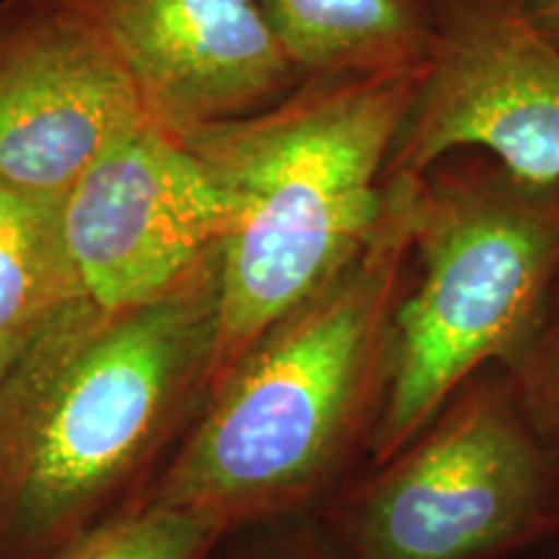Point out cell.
<instances>
[{"label":"cell","mask_w":559,"mask_h":559,"mask_svg":"<svg viewBox=\"0 0 559 559\" xmlns=\"http://www.w3.org/2000/svg\"><path fill=\"white\" fill-rule=\"evenodd\" d=\"M368 241L218 383L156 500L226 531L313 498L370 449L412 275L415 177L383 181Z\"/></svg>","instance_id":"1"},{"label":"cell","mask_w":559,"mask_h":559,"mask_svg":"<svg viewBox=\"0 0 559 559\" xmlns=\"http://www.w3.org/2000/svg\"><path fill=\"white\" fill-rule=\"evenodd\" d=\"M423 73L306 79L254 115L179 135L228 207L210 389L368 241Z\"/></svg>","instance_id":"2"},{"label":"cell","mask_w":559,"mask_h":559,"mask_svg":"<svg viewBox=\"0 0 559 559\" xmlns=\"http://www.w3.org/2000/svg\"><path fill=\"white\" fill-rule=\"evenodd\" d=\"M221 247L148 304L75 298L0 376V498L19 534L66 528L143 459L194 389H210Z\"/></svg>","instance_id":"3"},{"label":"cell","mask_w":559,"mask_h":559,"mask_svg":"<svg viewBox=\"0 0 559 559\" xmlns=\"http://www.w3.org/2000/svg\"><path fill=\"white\" fill-rule=\"evenodd\" d=\"M559 293V179L451 151L415 177L412 275L368 456L386 461L479 370L519 358Z\"/></svg>","instance_id":"4"},{"label":"cell","mask_w":559,"mask_h":559,"mask_svg":"<svg viewBox=\"0 0 559 559\" xmlns=\"http://www.w3.org/2000/svg\"><path fill=\"white\" fill-rule=\"evenodd\" d=\"M559 534V461L500 366L342 495V559H508Z\"/></svg>","instance_id":"5"},{"label":"cell","mask_w":559,"mask_h":559,"mask_svg":"<svg viewBox=\"0 0 559 559\" xmlns=\"http://www.w3.org/2000/svg\"><path fill=\"white\" fill-rule=\"evenodd\" d=\"M430 50L383 181L451 151L492 153L528 179H559V41L526 0H425Z\"/></svg>","instance_id":"6"},{"label":"cell","mask_w":559,"mask_h":559,"mask_svg":"<svg viewBox=\"0 0 559 559\" xmlns=\"http://www.w3.org/2000/svg\"><path fill=\"white\" fill-rule=\"evenodd\" d=\"M60 223L81 296L128 309L166 296L221 247L228 207L177 135L143 124L62 194Z\"/></svg>","instance_id":"7"},{"label":"cell","mask_w":559,"mask_h":559,"mask_svg":"<svg viewBox=\"0 0 559 559\" xmlns=\"http://www.w3.org/2000/svg\"><path fill=\"white\" fill-rule=\"evenodd\" d=\"M135 91L94 29L52 0H0V181L60 200L143 128Z\"/></svg>","instance_id":"8"},{"label":"cell","mask_w":559,"mask_h":559,"mask_svg":"<svg viewBox=\"0 0 559 559\" xmlns=\"http://www.w3.org/2000/svg\"><path fill=\"white\" fill-rule=\"evenodd\" d=\"M94 29L169 135L239 120L306 79L257 0H52Z\"/></svg>","instance_id":"9"},{"label":"cell","mask_w":559,"mask_h":559,"mask_svg":"<svg viewBox=\"0 0 559 559\" xmlns=\"http://www.w3.org/2000/svg\"><path fill=\"white\" fill-rule=\"evenodd\" d=\"M304 79L428 66L425 0H257Z\"/></svg>","instance_id":"10"},{"label":"cell","mask_w":559,"mask_h":559,"mask_svg":"<svg viewBox=\"0 0 559 559\" xmlns=\"http://www.w3.org/2000/svg\"><path fill=\"white\" fill-rule=\"evenodd\" d=\"M75 298L83 296L62 239L60 200L0 181V376Z\"/></svg>","instance_id":"11"},{"label":"cell","mask_w":559,"mask_h":559,"mask_svg":"<svg viewBox=\"0 0 559 559\" xmlns=\"http://www.w3.org/2000/svg\"><path fill=\"white\" fill-rule=\"evenodd\" d=\"M223 531L192 510L153 500L109 523L62 559H202Z\"/></svg>","instance_id":"12"},{"label":"cell","mask_w":559,"mask_h":559,"mask_svg":"<svg viewBox=\"0 0 559 559\" xmlns=\"http://www.w3.org/2000/svg\"><path fill=\"white\" fill-rule=\"evenodd\" d=\"M526 417L559 461V293L519 358L502 368Z\"/></svg>","instance_id":"13"},{"label":"cell","mask_w":559,"mask_h":559,"mask_svg":"<svg viewBox=\"0 0 559 559\" xmlns=\"http://www.w3.org/2000/svg\"><path fill=\"white\" fill-rule=\"evenodd\" d=\"M526 11L547 37L559 41V0H526Z\"/></svg>","instance_id":"14"},{"label":"cell","mask_w":559,"mask_h":559,"mask_svg":"<svg viewBox=\"0 0 559 559\" xmlns=\"http://www.w3.org/2000/svg\"><path fill=\"white\" fill-rule=\"evenodd\" d=\"M251 559H326L319 549L304 542H275L257 551Z\"/></svg>","instance_id":"15"}]
</instances>
